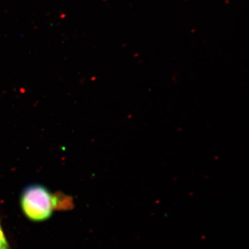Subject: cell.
<instances>
[{
    "mask_svg": "<svg viewBox=\"0 0 249 249\" xmlns=\"http://www.w3.org/2000/svg\"><path fill=\"white\" fill-rule=\"evenodd\" d=\"M20 205L24 215L33 222H43L52 217L54 209L71 205V199L62 194H52L42 185H31L23 191Z\"/></svg>",
    "mask_w": 249,
    "mask_h": 249,
    "instance_id": "1",
    "label": "cell"
},
{
    "mask_svg": "<svg viewBox=\"0 0 249 249\" xmlns=\"http://www.w3.org/2000/svg\"><path fill=\"white\" fill-rule=\"evenodd\" d=\"M0 249H11L0 223Z\"/></svg>",
    "mask_w": 249,
    "mask_h": 249,
    "instance_id": "2",
    "label": "cell"
}]
</instances>
